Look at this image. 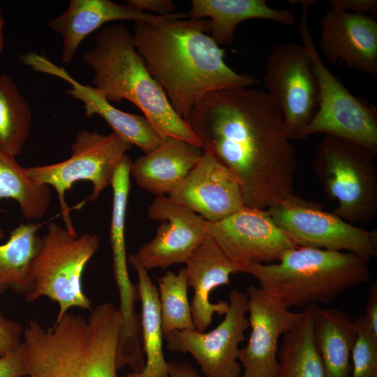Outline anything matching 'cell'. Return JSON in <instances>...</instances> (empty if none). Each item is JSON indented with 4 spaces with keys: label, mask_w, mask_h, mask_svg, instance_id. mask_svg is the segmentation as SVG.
Returning <instances> with one entry per match:
<instances>
[{
    "label": "cell",
    "mask_w": 377,
    "mask_h": 377,
    "mask_svg": "<svg viewBox=\"0 0 377 377\" xmlns=\"http://www.w3.org/2000/svg\"><path fill=\"white\" fill-rule=\"evenodd\" d=\"M185 121L208 151L237 179L244 206L267 210L296 202L297 158L280 110L265 91L249 87L207 94Z\"/></svg>",
    "instance_id": "1"
},
{
    "label": "cell",
    "mask_w": 377,
    "mask_h": 377,
    "mask_svg": "<svg viewBox=\"0 0 377 377\" xmlns=\"http://www.w3.org/2000/svg\"><path fill=\"white\" fill-rule=\"evenodd\" d=\"M185 18L136 22L132 34L149 72L184 120L207 94L258 82L228 66L224 50L207 34L208 20Z\"/></svg>",
    "instance_id": "2"
},
{
    "label": "cell",
    "mask_w": 377,
    "mask_h": 377,
    "mask_svg": "<svg viewBox=\"0 0 377 377\" xmlns=\"http://www.w3.org/2000/svg\"><path fill=\"white\" fill-rule=\"evenodd\" d=\"M121 325L110 302L93 307L87 319L68 312L50 327L29 321L22 336L26 376L117 377Z\"/></svg>",
    "instance_id": "3"
},
{
    "label": "cell",
    "mask_w": 377,
    "mask_h": 377,
    "mask_svg": "<svg viewBox=\"0 0 377 377\" xmlns=\"http://www.w3.org/2000/svg\"><path fill=\"white\" fill-rule=\"evenodd\" d=\"M83 61L94 72L92 83L108 101L127 100L138 107L162 138L200 147L189 124L172 108L164 91L149 72L123 24L105 28L96 36Z\"/></svg>",
    "instance_id": "4"
},
{
    "label": "cell",
    "mask_w": 377,
    "mask_h": 377,
    "mask_svg": "<svg viewBox=\"0 0 377 377\" xmlns=\"http://www.w3.org/2000/svg\"><path fill=\"white\" fill-rule=\"evenodd\" d=\"M371 259L346 251L296 246L269 264H252L246 273L258 287L288 309L327 304L345 290L368 282Z\"/></svg>",
    "instance_id": "5"
},
{
    "label": "cell",
    "mask_w": 377,
    "mask_h": 377,
    "mask_svg": "<svg viewBox=\"0 0 377 377\" xmlns=\"http://www.w3.org/2000/svg\"><path fill=\"white\" fill-rule=\"evenodd\" d=\"M99 246L100 238L94 233L77 235L64 226L50 223L31 264V290L25 301L48 297L59 306L57 318L74 307L90 311L93 304L84 293L82 274Z\"/></svg>",
    "instance_id": "6"
},
{
    "label": "cell",
    "mask_w": 377,
    "mask_h": 377,
    "mask_svg": "<svg viewBox=\"0 0 377 377\" xmlns=\"http://www.w3.org/2000/svg\"><path fill=\"white\" fill-rule=\"evenodd\" d=\"M375 158L350 142L324 135L311 160L327 197L336 202L332 213L354 225L377 216Z\"/></svg>",
    "instance_id": "7"
},
{
    "label": "cell",
    "mask_w": 377,
    "mask_h": 377,
    "mask_svg": "<svg viewBox=\"0 0 377 377\" xmlns=\"http://www.w3.org/2000/svg\"><path fill=\"white\" fill-rule=\"evenodd\" d=\"M299 33L306 49L318 85V107L298 139L321 133L350 142L377 156V110L364 98L354 96L323 63L307 24L302 7Z\"/></svg>",
    "instance_id": "8"
},
{
    "label": "cell",
    "mask_w": 377,
    "mask_h": 377,
    "mask_svg": "<svg viewBox=\"0 0 377 377\" xmlns=\"http://www.w3.org/2000/svg\"><path fill=\"white\" fill-rule=\"evenodd\" d=\"M132 146L113 132L103 135L96 130H83L71 144L69 158L51 165L29 167L27 172L37 183L55 189L64 227L71 233L76 234L71 208L65 198L66 191L78 181H89L93 185L89 200H97L110 185L117 166Z\"/></svg>",
    "instance_id": "9"
},
{
    "label": "cell",
    "mask_w": 377,
    "mask_h": 377,
    "mask_svg": "<svg viewBox=\"0 0 377 377\" xmlns=\"http://www.w3.org/2000/svg\"><path fill=\"white\" fill-rule=\"evenodd\" d=\"M264 82L281 111L290 140L298 139L318 107V85L309 54L302 44L279 43L267 59Z\"/></svg>",
    "instance_id": "10"
},
{
    "label": "cell",
    "mask_w": 377,
    "mask_h": 377,
    "mask_svg": "<svg viewBox=\"0 0 377 377\" xmlns=\"http://www.w3.org/2000/svg\"><path fill=\"white\" fill-rule=\"evenodd\" d=\"M268 213L297 246L346 251L371 259L377 256V230L346 221L320 205L299 198Z\"/></svg>",
    "instance_id": "11"
},
{
    "label": "cell",
    "mask_w": 377,
    "mask_h": 377,
    "mask_svg": "<svg viewBox=\"0 0 377 377\" xmlns=\"http://www.w3.org/2000/svg\"><path fill=\"white\" fill-rule=\"evenodd\" d=\"M228 304L223 320L210 332L175 330L163 337L168 350L189 353L205 377H240L242 372L239 346L249 327L246 292L232 289Z\"/></svg>",
    "instance_id": "12"
},
{
    "label": "cell",
    "mask_w": 377,
    "mask_h": 377,
    "mask_svg": "<svg viewBox=\"0 0 377 377\" xmlns=\"http://www.w3.org/2000/svg\"><path fill=\"white\" fill-rule=\"evenodd\" d=\"M206 230L244 273L249 265L277 262L286 251L297 246L267 210L246 206L220 221H207Z\"/></svg>",
    "instance_id": "13"
},
{
    "label": "cell",
    "mask_w": 377,
    "mask_h": 377,
    "mask_svg": "<svg viewBox=\"0 0 377 377\" xmlns=\"http://www.w3.org/2000/svg\"><path fill=\"white\" fill-rule=\"evenodd\" d=\"M148 216L158 222L156 232L132 254L147 271L186 264L208 236L207 221L168 195L155 196L148 208Z\"/></svg>",
    "instance_id": "14"
},
{
    "label": "cell",
    "mask_w": 377,
    "mask_h": 377,
    "mask_svg": "<svg viewBox=\"0 0 377 377\" xmlns=\"http://www.w3.org/2000/svg\"><path fill=\"white\" fill-rule=\"evenodd\" d=\"M246 293L251 333L238 359L243 377H276L279 339L302 318L304 311H290L254 285Z\"/></svg>",
    "instance_id": "15"
},
{
    "label": "cell",
    "mask_w": 377,
    "mask_h": 377,
    "mask_svg": "<svg viewBox=\"0 0 377 377\" xmlns=\"http://www.w3.org/2000/svg\"><path fill=\"white\" fill-rule=\"evenodd\" d=\"M206 221L223 219L244 207L239 183L225 165L208 151L168 195Z\"/></svg>",
    "instance_id": "16"
},
{
    "label": "cell",
    "mask_w": 377,
    "mask_h": 377,
    "mask_svg": "<svg viewBox=\"0 0 377 377\" xmlns=\"http://www.w3.org/2000/svg\"><path fill=\"white\" fill-rule=\"evenodd\" d=\"M318 46L327 61L377 76V21L334 8L320 19Z\"/></svg>",
    "instance_id": "17"
},
{
    "label": "cell",
    "mask_w": 377,
    "mask_h": 377,
    "mask_svg": "<svg viewBox=\"0 0 377 377\" xmlns=\"http://www.w3.org/2000/svg\"><path fill=\"white\" fill-rule=\"evenodd\" d=\"M20 60L36 71L58 77L69 83L71 89L68 91V94L83 103L86 117L100 116L113 133L131 145L138 147L145 154L154 149L164 138L145 116L117 109L101 91L94 87L80 83L64 68L58 66L45 56L29 52L21 56Z\"/></svg>",
    "instance_id": "18"
},
{
    "label": "cell",
    "mask_w": 377,
    "mask_h": 377,
    "mask_svg": "<svg viewBox=\"0 0 377 377\" xmlns=\"http://www.w3.org/2000/svg\"><path fill=\"white\" fill-rule=\"evenodd\" d=\"M182 13L157 15L141 12L128 3L110 0H71L66 10L52 19L49 26L62 38L61 61H71L84 38L103 24L117 20L158 23L167 20L185 18Z\"/></svg>",
    "instance_id": "19"
},
{
    "label": "cell",
    "mask_w": 377,
    "mask_h": 377,
    "mask_svg": "<svg viewBox=\"0 0 377 377\" xmlns=\"http://www.w3.org/2000/svg\"><path fill=\"white\" fill-rule=\"evenodd\" d=\"M184 268L188 286L194 291L191 304L193 325L196 330L204 332L212 323L213 315H224L229 306L223 300L212 303V291L229 285L231 274L244 273V270L231 261L209 236L193 252Z\"/></svg>",
    "instance_id": "20"
},
{
    "label": "cell",
    "mask_w": 377,
    "mask_h": 377,
    "mask_svg": "<svg viewBox=\"0 0 377 377\" xmlns=\"http://www.w3.org/2000/svg\"><path fill=\"white\" fill-rule=\"evenodd\" d=\"M200 147L164 138L149 153L132 161L131 175L141 188L157 195H168L186 178L202 155Z\"/></svg>",
    "instance_id": "21"
},
{
    "label": "cell",
    "mask_w": 377,
    "mask_h": 377,
    "mask_svg": "<svg viewBox=\"0 0 377 377\" xmlns=\"http://www.w3.org/2000/svg\"><path fill=\"white\" fill-rule=\"evenodd\" d=\"M187 16L191 19L209 18L210 37L218 45L232 43L237 27L251 19L273 21L291 26L295 22L289 9H276L265 0H192Z\"/></svg>",
    "instance_id": "22"
},
{
    "label": "cell",
    "mask_w": 377,
    "mask_h": 377,
    "mask_svg": "<svg viewBox=\"0 0 377 377\" xmlns=\"http://www.w3.org/2000/svg\"><path fill=\"white\" fill-rule=\"evenodd\" d=\"M132 160L126 154L117 166L111 182L112 208L110 227V241L112 252L113 273L119 295V310L123 313L135 311L138 297L137 285L129 276L125 242V223L130 191Z\"/></svg>",
    "instance_id": "23"
},
{
    "label": "cell",
    "mask_w": 377,
    "mask_h": 377,
    "mask_svg": "<svg viewBox=\"0 0 377 377\" xmlns=\"http://www.w3.org/2000/svg\"><path fill=\"white\" fill-rule=\"evenodd\" d=\"M356 337V326L346 312L316 306L313 338L325 377H351V353Z\"/></svg>",
    "instance_id": "24"
},
{
    "label": "cell",
    "mask_w": 377,
    "mask_h": 377,
    "mask_svg": "<svg viewBox=\"0 0 377 377\" xmlns=\"http://www.w3.org/2000/svg\"><path fill=\"white\" fill-rule=\"evenodd\" d=\"M128 263L136 271L137 288L141 302V327L145 366L140 373H128L124 377H168V362L163 350L161 309L158 288L153 283L147 270L140 265L132 254Z\"/></svg>",
    "instance_id": "25"
},
{
    "label": "cell",
    "mask_w": 377,
    "mask_h": 377,
    "mask_svg": "<svg viewBox=\"0 0 377 377\" xmlns=\"http://www.w3.org/2000/svg\"><path fill=\"white\" fill-rule=\"evenodd\" d=\"M40 223H21L0 244V295L10 290L27 295L31 290V264L40 250Z\"/></svg>",
    "instance_id": "26"
},
{
    "label": "cell",
    "mask_w": 377,
    "mask_h": 377,
    "mask_svg": "<svg viewBox=\"0 0 377 377\" xmlns=\"http://www.w3.org/2000/svg\"><path fill=\"white\" fill-rule=\"evenodd\" d=\"M317 306L311 305L303 309L302 318L282 336L276 377H325L313 338Z\"/></svg>",
    "instance_id": "27"
},
{
    "label": "cell",
    "mask_w": 377,
    "mask_h": 377,
    "mask_svg": "<svg viewBox=\"0 0 377 377\" xmlns=\"http://www.w3.org/2000/svg\"><path fill=\"white\" fill-rule=\"evenodd\" d=\"M50 195L49 186L33 180L27 168L22 167L15 156L0 147V200H15L25 219L38 220L49 208ZM4 237L0 228V239Z\"/></svg>",
    "instance_id": "28"
},
{
    "label": "cell",
    "mask_w": 377,
    "mask_h": 377,
    "mask_svg": "<svg viewBox=\"0 0 377 377\" xmlns=\"http://www.w3.org/2000/svg\"><path fill=\"white\" fill-rule=\"evenodd\" d=\"M32 114L14 81L0 75V147L16 157L29 137Z\"/></svg>",
    "instance_id": "29"
},
{
    "label": "cell",
    "mask_w": 377,
    "mask_h": 377,
    "mask_svg": "<svg viewBox=\"0 0 377 377\" xmlns=\"http://www.w3.org/2000/svg\"><path fill=\"white\" fill-rule=\"evenodd\" d=\"M163 337L175 330H196L188 299L185 268L168 271L157 279Z\"/></svg>",
    "instance_id": "30"
},
{
    "label": "cell",
    "mask_w": 377,
    "mask_h": 377,
    "mask_svg": "<svg viewBox=\"0 0 377 377\" xmlns=\"http://www.w3.org/2000/svg\"><path fill=\"white\" fill-rule=\"evenodd\" d=\"M353 321L357 337L351 353V377H377V333L364 315Z\"/></svg>",
    "instance_id": "31"
},
{
    "label": "cell",
    "mask_w": 377,
    "mask_h": 377,
    "mask_svg": "<svg viewBox=\"0 0 377 377\" xmlns=\"http://www.w3.org/2000/svg\"><path fill=\"white\" fill-rule=\"evenodd\" d=\"M24 329L20 323L6 317L0 310V356L8 355L20 346Z\"/></svg>",
    "instance_id": "32"
},
{
    "label": "cell",
    "mask_w": 377,
    "mask_h": 377,
    "mask_svg": "<svg viewBox=\"0 0 377 377\" xmlns=\"http://www.w3.org/2000/svg\"><path fill=\"white\" fill-rule=\"evenodd\" d=\"M22 343L12 353L0 356V377H25Z\"/></svg>",
    "instance_id": "33"
},
{
    "label": "cell",
    "mask_w": 377,
    "mask_h": 377,
    "mask_svg": "<svg viewBox=\"0 0 377 377\" xmlns=\"http://www.w3.org/2000/svg\"><path fill=\"white\" fill-rule=\"evenodd\" d=\"M332 8L357 15L374 17L377 13L376 0H332Z\"/></svg>",
    "instance_id": "34"
},
{
    "label": "cell",
    "mask_w": 377,
    "mask_h": 377,
    "mask_svg": "<svg viewBox=\"0 0 377 377\" xmlns=\"http://www.w3.org/2000/svg\"><path fill=\"white\" fill-rule=\"evenodd\" d=\"M126 2L141 12L151 11L157 15L173 13L176 10L175 4L170 0H127Z\"/></svg>",
    "instance_id": "35"
},
{
    "label": "cell",
    "mask_w": 377,
    "mask_h": 377,
    "mask_svg": "<svg viewBox=\"0 0 377 377\" xmlns=\"http://www.w3.org/2000/svg\"><path fill=\"white\" fill-rule=\"evenodd\" d=\"M364 316L373 330L377 333V283H372L368 290Z\"/></svg>",
    "instance_id": "36"
},
{
    "label": "cell",
    "mask_w": 377,
    "mask_h": 377,
    "mask_svg": "<svg viewBox=\"0 0 377 377\" xmlns=\"http://www.w3.org/2000/svg\"><path fill=\"white\" fill-rule=\"evenodd\" d=\"M168 377H202L186 361L168 362Z\"/></svg>",
    "instance_id": "37"
},
{
    "label": "cell",
    "mask_w": 377,
    "mask_h": 377,
    "mask_svg": "<svg viewBox=\"0 0 377 377\" xmlns=\"http://www.w3.org/2000/svg\"><path fill=\"white\" fill-rule=\"evenodd\" d=\"M290 4H300L302 7L309 8L313 4L317 3V1L315 0H290L288 1Z\"/></svg>",
    "instance_id": "38"
},
{
    "label": "cell",
    "mask_w": 377,
    "mask_h": 377,
    "mask_svg": "<svg viewBox=\"0 0 377 377\" xmlns=\"http://www.w3.org/2000/svg\"><path fill=\"white\" fill-rule=\"evenodd\" d=\"M3 20L2 19L1 13V9H0V54L2 52L3 47Z\"/></svg>",
    "instance_id": "39"
}]
</instances>
